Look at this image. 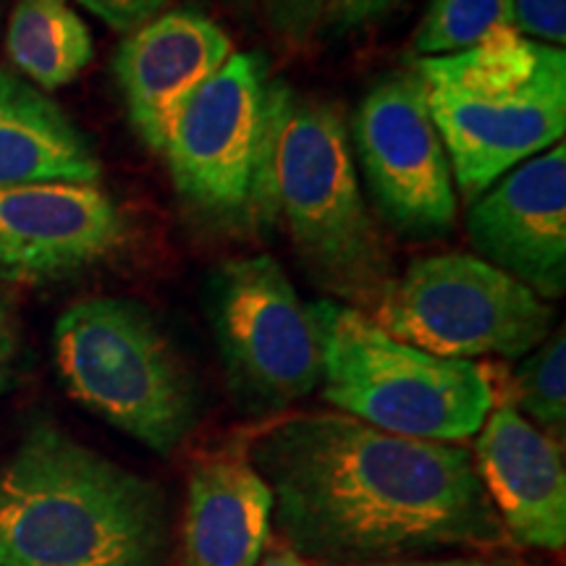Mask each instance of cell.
I'll return each mask as SVG.
<instances>
[{
    "label": "cell",
    "instance_id": "obj_1",
    "mask_svg": "<svg viewBox=\"0 0 566 566\" xmlns=\"http://www.w3.org/2000/svg\"><path fill=\"white\" fill-rule=\"evenodd\" d=\"M289 548L336 566L506 546L475 457L386 433L342 412L294 415L250 443Z\"/></svg>",
    "mask_w": 566,
    "mask_h": 566
},
{
    "label": "cell",
    "instance_id": "obj_2",
    "mask_svg": "<svg viewBox=\"0 0 566 566\" xmlns=\"http://www.w3.org/2000/svg\"><path fill=\"white\" fill-rule=\"evenodd\" d=\"M166 493L53 422L0 457V566H163Z\"/></svg>",
    "mask_w": 566,
    "mask_h": 566
},
{
    "label": "cell",
    "instance_id": "obj_3",
    "mask_svg": "<svg viewBox=\"0 0 566 566\" xmlns=\"http://www.w3.org/2000/svg\"><path fill=\"white\" fill-rule=\"evenodd\" d=\"M279 218L310 279L370 313L396 279L394 254L367 208L342 105L273 80L260 229Z\"/></svg>",
    "mask_w": 566,
    "mask_h": 566
},
{
    "label": "cell",
    "instance_id": "obj_4",
    "mask_svg": "<svg viewBox=\"0 0 566 566\" xmlns=\"http://www.w3.org/2000/svg\"><path fill=\"white\" fill-rule=\"evenodd\" d=\"M415 71L467 202L564 137V48L509 30L462 53L417 59Z\"/></svg>",
    "mask_w": 566,
    "mask_h": 566
},
{
    "label": "cell",
    "instance_id": "obj_5",
    "mask_svg": "<svg viewBox=\"0 0 566 566\" xmlns=\"http://www.w3.org/2000/svg\"><path fill=\"white\" fill-rule=\"evenodd\" d=\"M59 375L76 405L168 457L192 436L200 394L150 310L126 296H90L53 328Z\"/></svg>",
    "mask_w": 566,
    "mask_h": 566
},
{
    "label": "cell",
    "instance_id": "obj_6",
    "mask_svg": "<svg viewBox=\"0 0 566 566\" xmlns=\"http://www.w3.org/2000/svg\"><path fill=\"white\" fill-rule=\"evenodd\" d=\"M325 331L323 399L342 415L417 441L478 436L499 394L491 367L415 349L359 310L315 302Z\"/></svg>",
    "mask_w": 566,
    "mask_h": 566
},
{
    "label": "cell",
    "instance_id": "obj_7",
    "mask_svg": "<svg viewBox=\"0 0 566 566\" xmlns=\"http://www.w3.org/2000/svg\"><path fill=\"white\" fill-rule=\"evenodd\" d=\"M365 315L415 349L470 363L485 354L525 357L554 331L546 300L467 252L415 260Z\"/></svg>",
    "mask_w": 566,
    "mask_h": 566
},
{
    "label": "cell",
    "instance_id": "obj_8",
    "mask_svg": "<svg viewBox=\"0 0 566 566\" xmlns=\"http://www.w3.org/2000/svg\"><path fill=\"white\" fill-rule=\"evenodd\" d=\"M273 76L263 53H233L189 97L168 134L176 195L202 223L221 231L260 229Z\"/></svg>",
    "mask_w": 566,
    "mask_h": 566
},
{
    "label": "cell",
    "instance_id": "obj_9",
    "mask_svg": "<svg viewBox=\"0 0 566 566\" xmlns=\"http://www.w3.org/2000/svg\"><path fill=\"white\" fill-rule=\"evenodd\" d=\"M205 304L226 380L247 412H283L321 386V313L296 294L271 254L218 265L208 279Z\"/></svg>",
    "mask_w": 566,
    "mask_h": 566
},
{
    "label": "cell",
    "instance_id": "obj_10",
    "mask_svg": "<svg viewBox=\"0 0 566 566\" xmlns=\"http://www.w3.org/2000/svg\"><path fill=\"white\" fill-rule=\"evenodd\" d=\"M349 139L367 192L394 231L430 239L454 229V174L415 69L386 74L365 92Z\"/></svg>",
    "mask_w": 566,
    "mask_h": 566
},
{
    "label": "cell",
    "instance_id": "obj_11",
    "mask_svg": "<svg viewBox=\"0 0 566 566\" xmlns=\"http://www.w3.org/2000/svg\"><path fill=\"white\" fill-rule=\"evenodd\" d=\"M478 258L525 283L541 300L566 292V147L535 155L501 176L467 210Z\"/></svg>",
    "mask_w": 566,
    "mask_h": 566
},
{
    "label": "cell",
    "instance_id": "obj_12",
    "mask_svg": "<svg viewBox=\"0 0 566 566\" xmlns=\"http://www.w3.org/2000/svg\"><path fill=\"white\" fill-rule=\"evenodd\" d=\"M126 221L101 184L0 189V281H59L111 258Z\"/></svg>",
    "mask_w": 566,
    "mask_h": 566
},
{
    "label": "cell",
    "instance_id": "obj_13",
    "mask_svg": "<svg viewBox=\"0 0 566 566\" xmlns=\"http://www.w3.org/2000/svg\"><path fill=\"white\" fill-rule=\"evenodd\" d=\"M233 53L223 27L192 6L126 34L113 55V76L142 145L163 153L184 105Z\"/></svg>",
    "mask_w": 566,
    "mask_h": 566
},
{
    "label": "cell",
    "instance_id": "obj_14",
    "mask_svg": "<svg viewBox=\"0 0 566 566\" xmlns=\"http://www.w3.org/2000/svg\"><path fill=\"white\" fill-rule=\"evenodd\" d=\"M480 483L509 541L541 551L566 543V467L556 438L509 401H495L475 441Z\"/></svg>",
    "mask_w": 566,
    "mask_h": 566
},
{
    "label": "cell",
    "instance_id": "obj_15",
    "mask_svg": "<svg viewBox=\"0 0 566 566\" xmlns=\"http://www.w3.org/2000/svg\"><path fill=\"white\" fill-rule=\"evenodd\" d=\"M273 493L250 446H221L189 470L179 566H254L271 535Z\"/></svg>",
    "mask_w": 566,
    "mask_h": 566
},
{
    "label": "cell",
    "instance_id": "obj_16",
    "mask_svg": "<svg viewBox=\"0 0 566 566\" xmlns=\"http://www.w3.org/2000/svg\"><path fill=\"white\" fill-rule=\"evenodd\" d=\"M87 134L53 97L0 69V189L30 184H101Z\"/></svg>",
    "mask_w": 566,
    "mask_h": 566
},
{
    "label": "cell",
    "instance_id": "obj_17",
    "mask_svg": "<svg viewBox=\"0 0 566 566\" xmlns=\"http://www.w3.org/2000/svg\"><path fill=\"white\" fill-rule=\"evenodd\" d=\"M6 55L42 92L66 87L95 59L90 27L66 0H17Z\"/></svg>",
    "mask_w": 566,
    "mask_h": 566
},
{
    "label": "cell",
    "instance_id": "obj_18",
    "mask_svg": "<svg viewBox=\"0 0 566 566\" xmlns=\"http://www.w3.org/2000/svg\"><path fill=\"white\" fill-rule=\"evenodd\" d=\"M509 30H514V0H428L412 48L420 59H436Z\"/></svg>",
    "mask_w": 566,
    "mask_h": 566
},
{
    "label": "cell",
    "instance_id": "obj_19",
    "mask_svg": "<svg viewBox=\"0 0 566 566\" xmlns=\"http://www.w3.org/2000/svg\"><path fill=\"white\" fill-rule=\"evenodd\" d=\"M509 405L530 417L537 430L562 441L566 430V334L551 331L546 342L512 375Z\"/></svg>",
    "mask_w": 566,
    "mask_h": 566
},
{
    "label": "cell",
    "instance_id": "obj_20",
    "mask_svg": "<svg viewBox=\"0 0 566 566\" xmlns=\"http://www.w3.org/2000/svg\"><path fill=\"white\" fill-rule=\"evenodd\" d=\"M325 3L328 0H265L275 38L292 48L307 45L321 30Z\"/></svg>",
    "mask_w": 566,
    "mask_h": 566
},
{
    "label": "cell",
    "instance_id": "obj_21",
    "mask_svg": "<svg viewBox=\"0 0 566 566\" xmlns=\"http://www.w3.org/2000/svg\"><path fill=\"white\" fill-rule=\"evenodd\" d=\"M514 30L543 45L564 48L566 0H514Z\"/></svg>",
    "mask_w": 566,
    "mask_h": 566
},
{
    "label": "cell",
    "instance_id": "obj_22",
    "mask_svg": "<svg viewBox=\"0 0 566 566\" xmlns=\"http://www.w3.org/2000/svg\"><path fill=\"white\" fill-rule=\"evenodd\" d=\"M401 3L405 0H328L321 19V30L344 38V34L365 30L375 21L386 19Z\"/></svg>",
    "mask_w": 566,
    "mask_h": 566
},
{
    "label": "cell",
    "instance_id": "obj_23",
    "mask_svg": "<svg viewBox=\"0 0 566 566\" xmlns=\"http://www.w3.org/2000/svg\"><path fill=\"white\" fill-rule=\"evenodd\" d=\"M176 0H80L90 13H95L111 30L129 34L160 13L171 11Z\"/></svg>",
    "mask_w": 566,
    "mask_h": 566
},
{
    "label": "cell",
    "instance_id": "obj_24",
    "mask_svg": "<svg viewBox=\"0 0 566 566\" xmlns=\"http://www.w3.org/2000/svg\"><path fill=\"white\" fill-rule=\"evenodd\" d=\"M19 357V313L11 292L0 289V396L11 386Z\"/></svg>",
    "mask_w": 566,
    "mask_h": 566
},
{
    "label": "cell",
    "instance_id": "obj_25",
    "mask_svg": "<svg viewBox=\"0 0 566 566\" xmlns=\"http://www.w3.org/2000/svg\"><path fill=\"white\" fill-rule=\"evenodd\" d=\"M254 566H313L307 562V558L296 554L294 548L289 546H275L268 551L265 556H260V562Z\"/></svg>",
    "mask_w": 566,
    "mask_h": 566
},
{
    "label": "cell",
    "instance_id": "obj_26",
    "mask_svg": "<svg viewBox=\"0 0 566 566\" xmlns=\"http://www.w3.org/2000/svg\"><path fill=\"white\" fill-rule=\"evenodd\" d=\"M420 566H525L520 562H512V558H443V562L433 564H420Z\"/></svg>",
    "mask_w": 566,
    "mask_h": 566
},
{
    "label": "cell",
    "instance_id": "obj_27",
    "mask_svg": "<svg viewBox=\"0 0 566 566\" xmlns=\"http://www.w3.org/2000/svg\"><path fill=\"white\" fill-rule=\"evenodd\" d=\"M229 3H231L233 9H237V11H242V13H252L254 9H258L260 3H265V0H229Z\"/></svg>",
    "mask_w": 566,
    "mask_h": 566
},
{
    "label": "cell",
    "instance_id": "obj_28",
    "mask_svg": "<svg viewBox=\"0 0 566 566\" xmlns=\"http://www.w3.org/2000/svg\"><path fill=\"white\" fill-rule=\"evenodd\" d=\"M359 566H420V564H409V562H378V564H359Z\"/></svg>",
    "mask_w": 566,
    "mask_h": 566
}]
</instances>
